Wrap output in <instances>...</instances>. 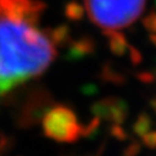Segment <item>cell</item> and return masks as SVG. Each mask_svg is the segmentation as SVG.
Returning a JSON list of instances; mask_svg holds the SVG:
<instances>
[{
    "label": "cell",
    "instance_id": "cell-1",
    "mask_svg": "<svg viewBox=\"0 0 156 156\" xmlns=\"http://www.w3.org/2000/svg\"><path fill=\"white\" fill-rule=\"evenodd\" d=\"M37 0H0V96L43 73L55 48L38 26Z\"/></svg>",
    "mask_w": 156,
    "mask_h": 156
},
{
    "label": "cell",
    "instance_id": "cell-2",
    "mask_svg": "<svg viewBox=\"0 0 156 156\" xmlns=\"http://www.w3.org/2000/svg\"><path fill=\"white\" fill-rule=\"evenodd\" d=\"M146 0H85L90 20L103 30H121L143 12Z\"/></svg>",
    "mask_w": 156,
    "mask_h": 156
},
{
    "label": "cell",
    "instance_id": "cell-3",
    "mask_svg": "<svg viewBox=\"0 0 156 156\" xmlns=\"http://www.w3.org/2000/svg\"><path fill=\"white\" fill-rule=\"evenodd\" d=\"M42 126L47 136L60 143H73L80 135V126L75 114L63 106L47 112Z\"/></svg>",
    "mask_w": 156,
    "mask_h": 156
},
{
    "label": "cell",
    "instance_id": "cell-4",
    "mask_svg": "<svg viewBox=\"0 0 156 156\" xmlns=\"http://www.w3.org/2000/svg\"><path fill=\"white\" fill-rule=\"evenodd\" d=\"M143 140L149 147H156V132L146 133L143 136Z\"/></svg>",
    "mask_w": 156,
    "mask_h": 156
}]
</instances>
